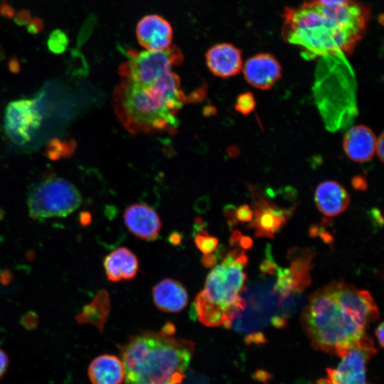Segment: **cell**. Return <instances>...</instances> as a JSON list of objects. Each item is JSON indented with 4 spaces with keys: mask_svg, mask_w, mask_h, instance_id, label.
I'll list each match as a JSON object with an SVG mask.
<instances>
[{
    "mask_svg": "<svg viewBox=\"0 0 384 384\" xmlns=\"http://www.w3.org/2000/svg\"><path fill=\"white\" fill-rule=\"evenodd\" d=\"M110 309L109 295L101 291L82 314V322L91 323L102 331Z\"/></svg>",
    "mask_w": 384,
    "mask_h": 384,
    "instance_id": "obj_21",
    "label": "cell"
},
{
    "mask_svg": "<svg viewBox=\"0 0 384 384\" xmlns=\"http://www.w3.org/2000/svg\"><path fill=\"white\" fill-rule=\"evenodd\" d=\"M9 366V358L7 353L0 348V380L6 375Z\"/></svg>",
    "mask_w": 384,
    "mask_h": 384,
    "instance_id": "obj_31",
    "label": "cell"
},
{
    "mask_svg": "<svg viewBox=\"0 0 384 384\" xmlns=\"http://www.w3.org/2000/svg\"><path fill=\"white\" fill-rule=\"evenodd\" d=\"M316 1L328 6H341L351 0H315Z\"/></svg>",
    "mask_w": 384,
    "mask_h": 384,
    "instance_id": "obj_38",
    "label": "cell"
},
{
    "mask_svg": "<svg viewBox=\"0 0 384 384\" xmlns=\"http://www.w3.org/2000/svg\"><path fill=\"white\" fill-rule=\"evenodd\" d=\"M193 341L146 331L119 347L124 384H181L193 355Z\"/></svg>",
    "mask_w": 384,
    "mask_h": 384,
    "instance_id": "obj_2",
    "label": "cell"
},
{
    "mask_svg": "<svg viewBox=\"0 0 384 384\" xmlns=\"http://www.w3.org/2000/svg\"><path fill=\"white\" fill-rule=\"evenodd\" d=\"M127 60L119 68L121 76L141 85H150L171 72L183 61L181 51L176 46L157 51L126 50Z\"/></svg>",
    "mask_w": 384,
    "mask_h": 384,
    "instance_id": "obj_7",
    "label": "cell"
},
{
    "mask_svg": "<svg viewBox=\"0 0 384 384\" xmlns=\"http://www.w3.org/2000/svg\"><path fill=\"white\" fill-rule=\"evenodd\" d=\"M376 136L367 126L352 127L344 135L343 149L346 155L356 162L368 161L375 154Z\"/></svg>",
    "mask_w": 384,
    "mask_h": 384,
    "instance_id": "obj_15",
    "label": "cell"
},
{
    "mask_svg": "<svg viewBox=\"0 0 384 384\" xmlns=\"http://www.w3.org/2000/svg\"><path fill=\"white\" fill-rule=\"evenodd\" d=\"M383 327H384V324L383 322H381L377 327L375 332V336L379 341V343L381 348L383 347V343H384V339H383L384 328Z\"/></svg>",
    "mask_w": 384,
    "mask_h": 384,
    "instance_id": "obj_40",
    "label": "cell"
},
{
    "mask_svg": "<svg viewBox=\"0 0 384 384\" xmlns=\"http://www.w3.org/2000/svg\"><path fill=\"white\" fill-rule=\"evenodd\" d=\"M175 330L176 329L174 325L171 322L166 323L161 329L162 331L169 334H174Z\"/></svg>",
    "mask_w": 384,
    "mask_h": 384,
    "instance_id": "obj_44",
    "label": "cell"
},
{
    "mask_svg": "<svg viewBox=\"0 0 384 384\" xmlns=\"http://www.w3.org/2000/svg\"><path fill=\"white\" fill-rule=\"evenodd\" d=\"M87 374L92 384H121L124 379V368L117 356L102 354L91 361Z\"/></svg>",
    "mask_w": 384,
    "mask_h": 384,
    "instance_id": "obj_19",
    "label": "cell"
},
{
    "mask_svg": "<svg viewBox=\"0 0 384 384\" xmlns=\"http://www.w3.org/2000/svg\"><path fill=\"white\" fill-rule=\"evenodd\" d=\"M282 17L284 40L313 59L351 55L364 34L370 11L355 0L337 6L312 0L287 7Z\"/></svg>",
    "mask_w": 384,
    "mask_h": 384,
    "instance_id": "obj_1",
    "label": "cell"
},
{
    "mask_svg": "<svg viewBox=\"0 0 384 384\" xmlns=\"http://www.w3.org/2000/svg\"><path fill=\"white\" fill-rule=\"evenodd\" d=\"M314 201L323 215L333 217L346 209L350 203V196L341 184L334 181H326L316 187Z\"/></svg>",
    "mask_w": 384,
    "mask_h": 384,
    "instance_id": "obj_16",
    "label": "cell"
},
{
    "mask_svg": "<svg viewBox=\"0 0 384 384\" xmlns=\"http://www.w3.org/2000/svg\"><path fill=\"white\" fill-rule=\"evenodd\" d=\"M243 74L246 81L254 87L269 90L281 78L282 67L273 55L261 53L247 60Z\"/></svg>",
    "mask_w": 384,
    "mask_h": 384,
    "instance_id": "obj_11",
    "label": "cell"
},
{
    "mask_svg": "<svg viewBox=\"0 0 384 384\" xmlns=\"http://www.w3.org/2000/svg\"><path fill=\"white\" fill-rule=\"evenodd\" d=\"M69 43L67 34L60 29L53 31L48 36L47 46L50 51L60 54L65 51Z\"/></svg>",
    "mask_w": 384,
    "mask_h": 384,
    "instance_id": "obj_23",
    "label": "cell"
},
{
    "mask_svg": "<svg viewBox=\"0 0 384 384\" xmlns=\"http://www.w3.org/2000/svg\"><path fill=\"white\" fill-rule=\"evenodd\" d=\"M241 237H242V234L239 230L233 231L230 238V245L234 246L235 244L239 242V240Z\"/></svg>",
    "mask_w": 384,
    "mask_h": 384,
    "instance_id": "obj_43",
    "label": "cell"
},
{
    "mask_svg": "<svg viewBox=\"0 0 384 384\" xmlns=\"http://www.w3.org/2000/svg\"><path fill=\"white\" fill-rule=\"evenodd\" d=\"M123 218L129 232L137 238L152 241L159 237L161 221L157 213L149 206L132 204L125 208Z\"/></svg>",
    "mask_w": 384,
    "mask_h": 384,
    "instance_id": "obj_13",
    "label": "cell"
},
{
    "mask_svg": "<svg viewBox=\"0 0 384 384\" xmlns=\"http://www.w3.org/2000/svg\"><path fill=\"white\" fill-rule=\"evenodd\" d=\"M42 119L36 100H18L11 102L6 108L4 128L14 143L23 145L31 140L32 133L40 127Z\"/></svg>",
    "mask_w": 384,
    "mask_h": 384,
    "instance_id": "obj_9",
    "label": "cell"
},
{
    "mask_svg": "<svg viewBox=\"0 0 384 384\" xmlns=\"http://www.w3.org/2000/svg\"><path fill=\"white\" fill-rule=\"evenodd\" d=\"M210 71L225 78L234 76L242 68L241 50L229 43H220L210 47L205 55Z\"/></svg>",
    "mask_w": 384,
    "mask_h": 384,
    "instance_id": "obj_14",
    "label": "cell"
},
{
    "mask_svg": "<svg viewBox=\"0 0 384 384\" xmlns=\"http://www.w3.org/2000/svg\"><path fill=\"white\" fill-rule=\"evenodd\" d=\"M270 322L277 329H283L287 326L286 319L283 316H274L270 319Z\"/></svg>",
    "mask_w": 384,
    "mask_h": 384,
    "instance_id": "obj_36",
    "label": "cell"
},
{
    "mask_svg": "<svg viewBox=\"0 0 384 384\" xmlns=\"http://www.w3.org/2000/svg\"><path fill=\"white\" fill-rule=\"evenodd\" d=\"M252 199L253 218L248 228L255 229V238H274L292 215L294 207L281 208L265 198L255 187H250Z\"/></svg>",
    "mask_w": 384,
    "mask_h": 384,
    "instance_id": "obj_10",
    "label": "cell"
},
{
    "mask_svg": "<svg viewBox=\"0 0 384 384\" xmlns=\"http://www.w3.org/2000/svg\"><path fill=\"white\" fill-rule=\"evenodd\" d=\"M185 102L179 77L172 72L146 85L124 80L113 95L118 119L134 134L174 129Z\"/></svg>",
    "mask_w": 384,
    "mask_h": 384,
    "instance_id": "obj_3",
    "label": "cell"
},
{
    "mask_svg": "<svg viewBox=\"0 0 384 384\" xmlns=\"http://www.w3.org/2000/svg\"><path fill=\"white\" fill-rule=\"evenodd\" d=\"M351 185L357 191H366L368 188L367 180L361 175H357L353 177Z\"/></svg>",
    "mask_w": 384,
    "mask_h": 384,
    "instance_id": "obj_32",
    "label": "cell"
},
{
    "mask_svg": "<svg viewBox=\"0 0 384 384\" xmlns=\"http://www.w3.org/2000/svg\"><path fill=\"white\" fill-rule=\"evenodd\" d=\"M255 106L256 102L254 95L252 92H246L238 96L235 108L240 113L247 115L254 111Z\"/></svg>",
    "mask_w": 384,
    "mask_h": 384,
    "instance_id": "obj_25",
    "label": "cell"
},
{
    "mask_svg": "<svg viewBox=\"0 0 384 384\" xmlns=\"http://www.w3.org/2000/svg\"><path fill=\"white\" fill-rule=\"evenodd\" d=\"M0 11L3 16L6 17H14L15 14L14 9L5 3H3V4L1 6Z\"/></svg>",
    "mask_w": 384,
    "mask_h": 384,
    "instance_id": "obj_39",
    "label": "cell"
},
{
    "mask_svg": "<svg viewBox=\"0 0 384 384\" xmlns=\"http://www.w3.org/2000/svg\"><path fill=\"white\" fill-rule=\"evenodd\" d=\"M384 135L383 132H381L380 136L376 140L375 153L377 154L378 159L381 162L383 161L384 155Z\"/></svg>",
    "mask_w": 384,
    "mask_h": 384,
    "instance_id": "obj_35",
    "label": "cell"
},
{
    "mask_svg": "<svg viewBox=\"0 0 384 384\" xmlns=\"http://www.w3.org/2000/svg\"><path fill=\"white\" fill-rule=\"evenodd\" d=\"M241 247L244 250H248L252 247L253 245L252 240L247 236H242L239 240Z\"/></svg>",
    "mask_w": 384,
    "mask_h": 384,
    "instance_id": "obj_41",
    "label": "cell"
},
{
    "mask_svg": "<svg viewBox=\"0 0 384 384\" xmlns=\"http://www.w3.org/2000/svg\"><path fill=\"white\" fill-rule=\"evenodd\" d=\"M43 28L42 21L38 18H31L27 23V30L31 34L38 33Z\"/></svg>",
    "mask_w": 384,
    "mask_h": 384,
    "instance_id": "obj_30",
    "label": "cell"
},
{
    "mask_svg": "<svg viewBox=\"0 0 384 384\" xmlns=\"http://www.w3.org/2000/svg\"><path fill=\"white\" fill-rule=\"evenodd\" d=\"M247 344H260L266 341L265 335L262 332H252L246 335L245 338Z\"/></svg>",
    "mask_w": 384,
    "mask_h": 384,
    "instance_id": "obj_29",
    "label": "cell"
},
{
    "mask_svg": "<svg viewBox=\"0 0 384 384\" xmlns=\"http://www.w3.org/2000/svg\"><path fill=\"white\" fill-rule=\"evenodd\" d=\"M301 320L314 348L341 358L365 335L367 327L338 299L331 284L309 297Z\"/></svg>",
    "mask_w": 384,
    "mask_h": 384,
    "instance_id": "obj_4",
    "label": "cell"
},
{
    "mask_svg": "<svg viewBox=\"0 0 384 384\" xmlns=\"http://www.w3.org/2000/svg\"><path fill=\"white\" fill-rule=\"evenodd\" d=\"M267 258L260 264V270L263 274H274L277 273L279 267L271 255L270 250H266Z\"/></svg>",
    "mask_w": 384,
    "mask_h": 384,
    "instance_id": "obj_26",
    "label": "cell"
},
{
    "mask_svg": "<svg viewBox=\"0 0 384 384\" xmlns=\"http://www.w3.org/2000/svg\"><path fill=\"white\" fill-rule=\"evenodd\" d=\"M376 352L373 341L365 334L341 357L336 368L327 369L329 383L368 384L367 364Z\"/></svg>",
    "mask_w": 384,
    "mask_h": 384,
    "instance_id": "obj_8",
    "label": "cell"
},
{
    "mask_svg": "<svg viewBox=\"0 0 384 384\" xmlns=\"http://www.w3.org/2000/svg\"><path fill=\"white\" fill-rule=\"evenodd\" d=\"M152 295L156 307L166 313L181 311L188 301L186 288L179 282L168 278L153 287Z\"/></svg>",
    "mask_w": 384,
    "mask_h": 384,
    "instance_id": "obj_17",
    "label": "cell"
},
{
    "mask_svg": "<svg viewBox=\"0 0 384 384\" xmlns=\"http://www.w3.org/2000/svg\"><path fill=\"white\" fill-rule=\"evenodd\" d=\"M14 17V21L16 23L20 26L27 25V23L31 19V16L29 11L22 10L16 14Z\"/></svg>",
    "mask_w": 384,
    "mask_h": 384,
    "instance_id": "obj_33",
    "label": "cell"
},
{
    "mask_svg": "<svg viewBox=\"0 0 384 384\" xmlns=\"http://www.w3.org/2000/svg\"><path fill=\"white\" fill-rule=\"evenodd\" d=\"M103 265L107 279L113 282L133 279L139 267L137 256L124 247H119L107 255Z\"/></svg>",
    "mask_w": 384,
    "mask_h": 384,
    "instance_id": "obj_18",
    "label": "cell"
},
{
    "mask_svg": "<svg viewBox=\"0 0 384 384\" xmlns=\"http://www.w3.org/2000/svg\"><path fill=\"white\" fill-rule=\"evenodd\" d=\"M181 240H182V237L181 234L177 232L172 233L169 237V241L172 245H178L181 242Z\"/></svg>",
    "mask_w": 384,
    "mask_h": 384,
    "instance_id": "obj_42",
    "label": "cell"
},
{
    "mask_svg": "<svg viewBox=\"0 0 384 384\" xmlns=\"http://www.w3.org/2000/svg\"><path fill=\"white\" fill-rule=\"evenodd\" d=\"M194 240L197 247L204 255L211 254L218 245V239L210 236L203 227L197 230Z\"/></svg>",
    "mask_w": 384,
    "mask_h": 384,
    "instance_id": "obj_22",
    "label": "cell"
},
{
    "mask_svg": "<svg viewBox=\"0 0 384 384\" xmlns=\"http://www.w3.org/2000/svg\"><path fill=\"white\" fill-rule=\"evenodd\" d=\"M74 149L75 144L73 142L63 143L57 139H53L48 145L46 153L50 159H56L70 154Z\"/></svg>",
    "mask_w": 384,
    "mask_h": 384,
    "instance_id": "obj_24",
    "label": "cell"
},
{
    "mask_svg": "<svg viewBox=\"0 0 384 384\" xmlns=\"http://www.w3.org/2000/svg\"><path fill=\"white\" fill-rule=\"evenodd\" d=\"M309 235L311 237H321L326 244L331 245L333 243L332 235L326 233L323 228L318 225H314L310 227Z\"/></svg>",
    "mask_w": 384,
    "mask_h": 384,
    "instance_id": "obj_28",
    "label": "cell"
},
{
    "mask_svg": "<svg viewBox=\"0 0 384 384\" xmlns=\"http://www.w3.org/2000/svg\"><path fill=\"white\" fill-rule=\"evenodd\" d=\"M247 262L245 251L236 248L208 274L203 289L194 301L196 316L202 324L229 329L233 321L245 309L246 302L241 296Z\"/></svg>",
    "mask_w": 384,
    "mask_h": 384,
    "instance_id": "obj_5",
    "label": "cell"
},
{
    "mask_svg": "<svg viewBox=\"0 0 384 384\" xmlns=\"http://www.w3.org/2000/svg\"><path fill=\"white\" fill-rule=\"evenodd\" d=\"M81 203L82 197L75 186L58 177H50L36 184L27 199L29 215L35 219L65 217Z\"/></svg>",
    "mask_w": 384,
    "mask_h": 384,
    "instance_id": "obj_6",
    "label": "cell"
},
{
    "mask_svg": "<svg viewBox=\"0 0 384 384\" xmlns=\"http://www.w3.org/2000/svg\"><path fill=\"white\" fill-rule=\"evenodd\" d=\"M314 252L311 250H299L293 255L291 265L282 268L286 277L291 282L294 293L302 292L311 282L310 270Z\"/></svg>",
    "mask_w": 384,
    "mask_h": 384,
    "instance_id": "obj_20",
    "label": "cell"
},
{
    "mask_svg": "<svg viewBox=\"0 0 384 384\" xmlns=\"http://www.w3.org/2000/svg\"><path fill=\"white\" fill-rule=\"evenodd\" d=\"M370 217L373 225L378 228H382L383 225V218L378 208H373L370 211Z\"/></svg>",
    "mask_w": 384,
    "mask_h": 384,
    "instance_id": "obj_34",
    "label": "cell"
},
{
    "mask_svg": "<svg viewBox=\"0 0 384 384\" xmlns=\"http://www.w3.org/2000/svg\"><path fill=\"white\" fill-rule=\"evenodd\" d=\"M136 35L142 46L150 51H157L170 46L173 39V29L164 18L150 14L139 21Z\"/></svg>",
    "mask_w": 384,
    "mask_h": 384,
    "instance_id": "obj_12",
    "label": "cell"
},
{
    "mask_svg": "<svg viewBox=\"0 0 384 384\" xmlns=\"http://www.w3.org/2000/svg\"><path fill=\"white\" fill-rule=\"evenodd\" d=\"M217 262V258L211 254L204 255L202 257V264L206 267H213Z\"/></svg>",
    "mask_w": 384,
    "mask_h": 384,
    "instance_id": "obj_37",
    "label": "cell"
},
{
    "mask_svg": "<svg viewBox=\"0 0 384 384\" xmlns=\"http://www.w3.org/2000/svg\"><path fill=\"white\" fill-rule=\"evenodd\" d=\"M235 218L236 220L250 223L253 218L252 210L248 205H242L235 210Z\"/></svg>",
    "mask_w": 384,
    "mask_h": 384,
    "instance_id": "obj_27",
    "label": "cell"
}]
</instances>
